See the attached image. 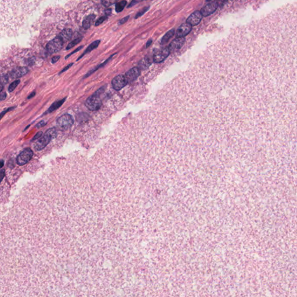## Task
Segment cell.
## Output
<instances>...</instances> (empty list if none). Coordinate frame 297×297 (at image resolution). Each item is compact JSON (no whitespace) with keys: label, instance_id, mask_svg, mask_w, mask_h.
Instances as JSON below:
<instances>
[{"label":"cell","instance_id":"3957f363","mask_svg":"<svg viewBox=\"0 0 297 297\" xmlns=\"http://www.w3.org/2000/svg\"><path fill=\"white\" fill-rule=\"evenodd\" d=\"M74 123V120L73 117L69 114H65L59 117L57 120V124L59 128L66 130L72 127Z\"/></svg>","mask_w":297,"mask_h":297},{"label":"cell","instance_id":"9c48e42d","mask_svg":"<svg viewBox=\"0 0 297 297\" xmlns=\"http://www.w3.org/2000/svg\"><path fill=\"white\" fill-rule=\"evenodd\" d=\"M192 27V26L187 22L183 23L177 30L176 33V37H185L191 32Z\"/></svg>","mask_w":297,"mask_h":297},{"label":"cell","instance_id":"30bf717a","mask_svg":"<svg viewBox=\"0 0 297 297\" xmlns=\"http://www.w3.org/2000/svg\"><path fill=\"white\" fill-rule=\"evenodd\" d=\"M185 39L184 37H176L169 44L168 48L170 52H175L179 50L184 44Z\"/></svg>","mask_w":297,"mask_h":297},{"label":"cell","instance_id":"d590c367","mask_svg":"<svg viewBox=\"0 0 297 297\" xmlns=\"http://www.w3.org/2000/svg\"><path fill=\"white\" fill-rule=\"evenodd\" d=\"M5 98H6V94L5 92H1V98H0V99H1V101H3Z\"/></svg>","mask_w":297,"mask_h":297},{"label":"cell","instance_id":"1f68e13d","mask_svg":"<svg viewBox=\"0 0 297 297\" xmlns=\"http://www.w3.org/2000/svg\"><path fill=\"white\" fill-rule=\"evenodd\" d=\"M42 134H43V132H38V133H37V134L34 136V137L33 138V140H36V139H39L40 137H41Z\"/></svg>","mask_w":297,"mask_h":297},{"label":"cell","instance_id":"4316f807","mask_svg":"<svg viewBox=\"0 0 297 297\" xmlns=\"http://www.w3.org/2000/svg\"><path fill=\"white\" fill-rule=\"evenodd\" d=\"M227 1V0H217V2L218 3V7H222Z\"/></svg>","mask_w":297,"mask_h":297},{"label":"cell","instance_id":"d6986e66","mask_svg":"<svg viewBox=\"0 0 297 297\" xmlns=\"http://www.w3.org/2000/svg\"><path fill=\"white\" fill-rule=\"evenodd\" d=\"M127 3V1H125V0H123V1H120V2L116 3L115 7V11L117 13H119V12H122L126 7Z\"/></svg>","mask_w":297,"mask_h":297},{"label":"cell","instance_id":"74e56055","mask_svg":"<svg viewBox=\"0 0 297 297\" xmlns=\"http://www.w3.org/2000/svg\"><path fill=\"white\" fill-rule=\"evenodd\" d=\"M36 95V92H34L32 93L30 95L27 97V99H31L32 98H33V97H34V95Z\"/></svg>","mask_w":297,"mask_h":297},{"label":"cell","instance_id":"4dcf8cb0","mask_svg":"<svg viewBox=\"0 0 297 297\" xmlns=\"http://www.w3.org/2000/svg\"><path fill=\"white\" fill-rule=\"evenodd\" d=\"M60 57H61L60 56H56L53 57L52 59V63H55L59 61V59H60Z\"/></svg>","mask_w":297,"mask_h":297},{"label":"cell","instance_id":"8d00e7d4","mask_svg":"<svg viewBox=\"0 0 297 297\" xmlns=\"http://www.w3.org/2000/svg\"><path fill=\"white\" fill-rule=\"evenodd\" d=\"M152 43V40H148V41H147V43L146 45V48H147L148 47H149V45H151Z\"/></svg>","mask_w":297,"mask_h":297},{"label":"cell","instance_id":"7402d4cb","mask_svg":"<svg viewBox=\"0 0 297 297\" xmlns=\"http://www.w3.org/2000/svg\"><path fill=\"white\" fill-rule=\"evenodd\" d=\"M118 0H102V5L105 7H109L110 6L115 4Z\"/></svg>","mask_w":297,"mask_h":297},{"label":"cell","instance_id":"ba28073f","mask_svg":"<svg viewBox=\"0 0 297 297\" xmlns=\"http://www.w3.org/2000/svg\"><path fill=\"white\" fill-rule=\"evenodd\" d=\"M218 4L217 1L211 2L204 6L201 10V13L203 16H208L213 14L218 8Z\"/></svg>","mask_w":297,"mask_h":297},{"label":"cell","instance_id":"f1b7e54d","mask_svg":"<svg viewBox=\"0 0 297 297\" xmlns=\"http://www.w3.org/2000/svg\"><path fill=\"white\" fill-rule=\"evenodd\" d=\"M105 88V87H102V88H101L100 89H99V90H98V91H97L94 94H95V95H97L99 96V95H100L101 94H102V92L104 91Z\"/></svg>","mask_w":297,"mask_h":297},{"label":"cell","instance_id":"44dd1931","mask_svg":"<svg viewBox=\"0 0 297 297\" xmlns=\"http://www.w3.org/2000/svg\"><path fill=\"white\" fill-rule=\"evenodd\" d=\"M82 40V37H78L77 38L73 40L72 42H70L67 46L66 47V50H68L69 49H71L72 48H73V47L76 46V45H77L79 43H80V41Z\"/></svg>","mask_w":297,"mask_h":297},{"label":"cell","instance_id":"5bb4252c","mask_svg":"<svg viewBox=\"0 0 297 297\" xmlns=\"http://www.w3.org/2000/svg\"><path fill=\"white\" fill-rule=\"evenodd\" d=\"M73 35V32L72 29L66 28L64 29L63 31H62L58 36H60L65 41V42L66 43L72 38Z\"/></svg>","mask_w":297,"mask_h":297},{"label":"cell","instance_id":"603a6c76","mask_svg":"<svg viewBox=\"0 0 297 297\" xmlns=\"http://www.w3.org/2000/svg\"><path fill=\"white\" fill-rule=\"evenodd\" d=\"M20 83V81L19 80H16L15 81H14L13 82H12L11 84V85H9V88H8V91L11 92H12L17 87V86L19 85V84Z\"/></svg>","mask_w":297,"mask_h":297},{"label":"cell","instance_id":"2e32d148","mask_svg":"<svg viewBox=\"0 0 297 297\" xmlns=\"http://www.w3.org/2000/svg\"><path fill=\"white\" fill-rule=\"evenodd\" d=\"M99 44H100V40H97V41H94V43H92L90 46H89V47L86 49V50H85V51L84 52V53H83L80 56V57H79L78 58V59H77V61H78L79 60V59H81L82 56H84L85 54H86V53H89V52H91L92 50H94V49H95V48H97L98 47V45H99Z\"/></svg>","mask_w":297,"mask_h":297},{"label":"cell","instance_id":"277c9868","mask_svg":"<svg viewBox=\"0 0 297 297\" xmlns=\"http://www.w3.org/2000/svg\"><path fill=\"white\" fill-rule=\"evenodd\" d=\"M85 106L90 110H97L99 109L102 106V101L99 96L94 94L87 99L85 102Z\"/></svg>","mask_w":297,"mask_h":297},{"label":"cell","instance_id":"484cf974","mask_svg":"<svg viewBox=\"0 0 297 297\" xmlns=\"http://www.w3.org/2000/svg\"><path fill=\"white\" fill-rule=\"evenodd\" d=\"M142 1H143V0H132V1H131V3L129 4V5L128 6V8H131V7H132L134 6V5H136V4L139 3L140 2Z\"/></svg>","mask_w":297,"mask_h":297},{"label":"cell","instance_id":"d4e9b609","mask_svg":"<svg viewBox=\"0 0 297 297\" xmlns=\"http://www.w3.org/2000/svg\"><path fill=\"white\" fill-rule=\"evenodd\" d=\"M148 9H149V7H145L144 8H143V9H142V11H140V12H139L136 15V16H135V19H137V18H138L140 17V16H142V15H143V14H144L146 11H147Z\"/></svg>","mask_w":297,"mask_h":297},{"label":"cell","instance_id":"6da1fadb","mask_svg":"<svg viewBox=\"0 0 297 297\" xmlns=\"http://www.w3.org/2000/svg\"><path fill=\"white\" fill-rule=\"evenodd\" d=\"M56 130L55 128H53L48 129L43 136L38 139L34 145L35 150L39 151L43 149L52 139L56 136Z\"/></svg>","mask_w":297,"mask_h":297},{"label":"cell","instance_id":"52a82bcc","mask_svg":"<svg viewBox=\"0 0 297 297\" xmlns=\"http://www.w3.org/2000/svg\"><path fill=\"white\" fill-rule=\"evenodd\" d=\"M168 47L162 48L156 51L153 55V61L156 63H160L164 61L169 54Z\"/></svg>","mask_w":297,"mask_h":297},{"label":"cell","instance_id":"f546056e","mask_svg":"<svg viewBox=\"0 0 297 297\" xmlns=\"http://www.w3.org/2000/svg\"><path fill=\"white\" fill-rule=\"evenodd\" d=\"M129 18H130V16H126V17H125V18H123L121 20H120V22H119V24H122L125 23L126 22H127V20H128Z\"/></svg>","mask_w":297,"mask_h":297},{"label":"cell","instance_id":"e575fe53","mask_svg":"<svg viewBox=\"0 0 297 297\" xmlns=\"http://www.w3.org/2000/svg\"><path fill=\"white\" fill-rule=\"evenodd\" d=\"M73 65V63H71V64H70V65H68L66 67H65V68H64V69H63V70L60 72V73H59V74H61V73H63V72H66V71L67 70H68V69H69V68H70Z\"/></svg>","mask_w":297,"mask_h":297},{"label":"cell","instance_id":"cb8c5ba5","mask_svg":"<svg viewBox=\"0 0 297 297\" xmlns=\"http://www.w3.org/2000/svg\"><path fill=\"white\" fill-rule=\"evenodd\" d=\"M107 18V15H105V16H103L102 17H101L99 19H98L97 20V22H95V26H99L100 24H101L102 23H103V22L105 20H106Z\"/></svg>","mask_w":297,"mask_h":297},{"label":"cell","instance_id":"4fadbf2b","mask_svg":"<svg viewBox=\"0 0 297 297\" xmlns=\"http://www.w3.org/2000/svg\"><path fill=\"white\" fill-rule=\"evenodd\" d=\"M140 72V71L139 68H134L130 69L125 75L128 82H131L135 80L139 76Z\"/></svg>","mask_w":297,"mask_h":297},{"label":"cell","instance_id":"ac0fdd59","mask_svg":"<svg viewBox=\"0 0 297 297\" xmlns=\"http://www.w3.org/2000/svg\"><path fill=\"white\" fill-rule=\"evenodd\" d=\"M175 34V30L174 29H171L169 31H168L164 36L162 38L161 40V44L162 45L167 43L170 38H171V37H173V36Z\"/></svg>","mask_w":297,"mask_h":297},{"label":"cell","instance_id":"8fae6325","mask_svg":"<svg viewBox=\"0 0 297 297\" xmlns=\"http://www.w3.org/2000/svg\"><path fill=\"white\" fill-rule=\"evenodd\" d=\"M203 15L201 14V12L199 11H195L194 12L192 13L188 18L186 22L189 23L192 26H196L198 24L203 18Z\"/></svg>","mask_w":297,"mask_h":297},{"label":"cell","instance_id":"5b68a950","mask_svg":"<svg viewBox=\"0 0 297 297\" xmlns=\"http://www.w3.org/2000/svg\"><path fill=\"white\" fill-rule=\"evenodd\" d=\"M33 155V151L29 148H25L22 151L17 157V163L20 165L26 164L28 161L31 160Z\"/></svg>","mask_w":297,"mask_h":297},{"label":"cell","instance_id":"8992f818","mask_svg":"<svg viewBox=\"0 0 297 297\" xmlns=\"http://www.w3.org/2000/svg\"><path fill=\"white\" fill-rule=\"evenodd\" d=\"M128 80L124 75H118L115 77L112 80L111 84L113 88L116 91H119L124 87L128 83Z\"/></svg>","mask_w":297,"mask_h":297},{"label":"cell","instance_id":"d6a6232c","mask_svg":"<svg viewBox=\"0 0 297 297\" xmlns=\"http://www.w3.org/2000/svg\"><path fill=\"white\" fill-rule=\"evenodd\" d=\"M45 125H46L45 122H43H43H40L39 123H38V124L36 126V127H37V128H40V127H42L45 126Z\"/></svg>","mask_w":297,"mask_h":297},{"label":"cell","instance_id":"e0dca14e","mask_svg":"<svg viewBox=\"0 0 297 297\" xmlns=\"http://www.w3.org/2000/svg\"><path fill=\"white\" fill-rule=\"evenodd\" d=\"M65 100H66V98H64L62 100H60V101H56V102H54L52 105V106L48 109V111H47V113L53 112L55 110L57 109L59 107H61L62 105V104L65 102Z\"/></svg>","mask_w":297,"mask_h":297},{"label":"cell","instance_id":"9a60e30c","mask_svg":"<svg viewBox=\"0 0 297 297\" xmlns=\"http://www.w3.org/2000/svg\"><path fill=\"white\" fill-rule=\"evenodd\" d=\"M95 18H96V16L92 14V15H89L85 19H84V20H83V22H82L83 28L85 30L90 28V27L94 23V22L95 19Z\"/></svg>","mask_w":297,"mask_h":297},{"label":"cell","instance_id":"ffe728a7","mask_svg":"<svg viewBox=\"0 0 297 297\" xmlns=\"http://www.w3.org/2000/svg\"><path fill=\"white\" fill-rule=\"evenodd\" d=\"M151 65V61H150V59H148V57H144V59H143L140 62L139 65L140 66V68H146L147 67H148V66H149Z\"/></svg>","mask_w":297,"mask_h":297},{"label":"cell","instance_id":"ab89813d","mask_svg":"<svg viewBox=\"0 0 297 297\" xmlns=\"http://www.w3.org/2000/svg\"><path fill=\"white\" fill-rule=\"evenodd\" d=\"M206 1H208V2H209V1H211L212 0H206Z\"/></svg>","mask_w":297,"mask_h":297},{"label":"cell","instance_id":"f35d334b","mask_svg":"<svg viewBox=\"0 0 297 297\" xmlns=\"http://www.w3.org/2000/svg\"><path fill=\"white\" fill-rule=\"evenodd\" d=\"M3 165H4V161L2 160L1 161V167H3Z\"/></svg>","mask_w":297,"mask_h":297},{"label":"cell","instance_id":"7a4b0ae2","mask_svg":"<svg viewBox=\"0 0 297 297\" xmlns=\"http://www.w3.org/2000/svg\"><path fill=\"white\" fill-rule=\"evenodd\" d=\"M65 43V41L59 36L54 37L50 40L46 45V50L48 53L53 54L61 51Z\"/></svg>","mask_w":297,"mask_h":297},{"label":"cell","instance_id":"7c38bea8","mask_svg":"<svg viewBox=\"0 0 297 297\" xmlns=\"http://www.w3.org/2000/svg\"><path fill=\"white\" fill-rule=\"evenodd\" d=\"M28 72L27 68L19 67L14 69L9 73V76L12 78H18L26 74Z\"/></svg>","mask_w":297,"mask_h":297},{"label":"cell","instance_id":"836d02e7","mask_svg":"<svg viewBox=\"0 0 297 297\" xmlns=\"http://www.w3.org/2000/svg\"><path fill=\"white\" fill-rule=\"evenodd\" d=\"M14 108H15V107H10V108L7 109V110H4V111H3V112L1 113V118H3V115H4L7 113V112H8V111H10V110H13V109H14Z\"/></svg>","mask_w":297,"mask_h":297},{"label":"cell","instance_id":"83f0119b","mask_svg":"<svg viewBox=\"0 0 297 297\" xmlns=\"http://www.w3.org/2000/svg\"><path fill=\"white\" fill-rule=\"evenodd\" d=\"M82 48H83V46H80V47H78V48H77V49H76V50H74V51H73V52H71V53H70V54H69V55H67V56H66V57H65V59H68V57H70V56H71V55H73V54H74V53H76V52H77V51H80V49H82Z\"/></svg>","mask_w":297,"mask_h":297}]
</instances>
